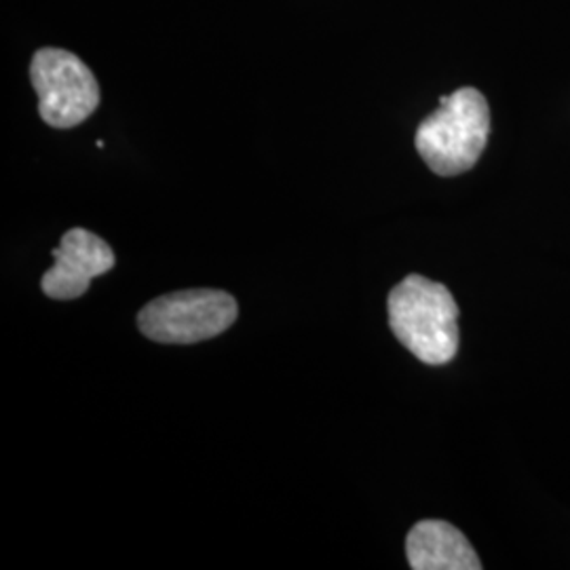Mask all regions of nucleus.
Here are the masks:
<instances>
[{"mask_svg": "<svg viewBox=\"0 0 570 570\" xmlns=\"http://www.w3.org/2000/svg\"><path fill=\"white\" fill-rule=\"evenodd\" d=\"M39 94V115L56 129H70L89 119L100 104V85L81 58L66 49H39L30 63Z\"/></svg>", "mask_w": 570, "mask_h": 570, "instance_id": "nucleus-4", "label": "nucleus"}, {"mask_svg": "<svg viewBox=\"0 0 570 570\" xmlns=\"http://www.w3.org/2000/svg\"><path fill=\"white\" fill-rule=\"evenodd\" d=\"M239 315L237 301L223 289H180L144 306L138 327L146 338L164 345H193L220 336Z\"/></svg>", "mask_w": 570, "mask_h": 570, "instance_id": "nucleus-3", "label": "nucleus"}, {"mask_svg": "<svg viewBox=\"0 0 570 570\" xmlns=\"http://www.w3.org/2000/svg\"><path fill=\"white\" fill-rule=\"evenodd\" d=\"M51 256L56 265L42 275L41 287L53 301L81 298L89 284L117 263L110 245L87 228H70Z\"/></svg>", "mask_w": 570, "mask_h": 570, "instance_id": "nucleus-5", "label": "nucleus"}, {"mask_svg": "<svg viewBox=\"0 0 570 570\" xmlns=\"http://www.w3.org/2000/svg\"><path fill=\"white\" fill-rule=\"evenodd\" d=\"M389 326L423 364L442 366L459 351V306L446 285L407 275L389 294Z\"/></svg>", "mask_w": 570, "mask_h": 570, "instance_id": "nucleus-1", "label": "nucleus"}, {"mask_svg": "<svg viewBox=\"0 0 570 570\" xmlns=\"http://www.w3.org/2000/svg\"><path fill=\"white\" fill-rule=\"evenodd\" d=\"M489 134L487 98L473 87H463L440 98V108L419 125L414 144L433 174L450 178L480 161Z\"/></svg>", "mask_w": 570, "mask_h": 570, "instance_id": "nucleus-2", "label": "nucleus"}, {"mask_svg": "<svg viewBox=\"0 0 570 570\" xmlns=\"http://www.w3.org/2000/svg\"><path fill=\"white\" fill-rule=\"evenodd\" d=\"M407 562L414 570H480L465 534L442 520H423L407 532Z\"/></svg>", "mask_w": 570, "mask_h": 570, "instance_id": "nucleus-6", "label": "nucleus"}]
</instances>
